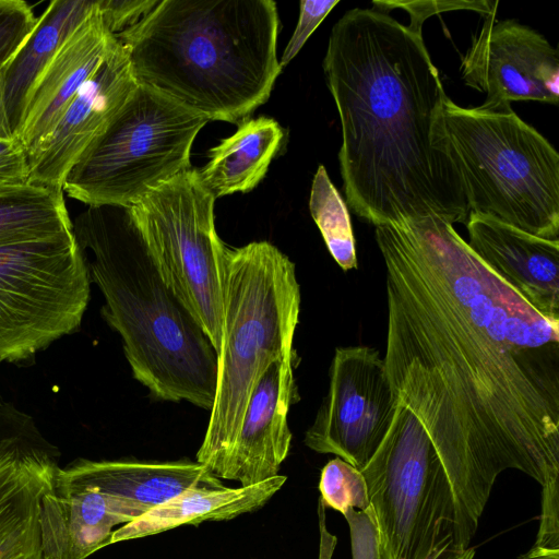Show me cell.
<instances>
[{
  "instance_id": "cell-32",
  "label": "cell",
  "mask_w": 559,
  "mask_h": 559,
  "mask_svg": "<svg viewBox=\"0 0 559 559\" xmlns=\"http://www.w3.org/2000/svg\"><path fill=\"white\" fill-rule=\"evenodd\" d=\"M158 0H97L103 21L114 35L127 31L145 16Z\"/></svg>"
},
{
  "instance_id": "cell-27",
  "label": "cell",
  "mask_w": 559,
  "mask_h": 559,
  "mask_svg": "<svg viewBox=\"0 0 559 559\" xmlns=\"http://www.w3.org/2000/svg\"><path fill=\"white\" fill-rule=\"evenodd\" d=\"M38 23L33 8L22 0H0V70L20 51Z\"/></svg>"
},
{
  "instance_id": "cell-11",
  "label": "cell",
  "mask_w": 559,
  "mask_h": 559,
  "mask_svg": "<svg viewBox=\"0 0 559 559\" xmlns=\"http://www.w3.org/2000/svg\"><path fill=\"white\" fill-rule=\"evenodd\" d=\"M329 378L328 393L304 442L361 471L382 442L399 400L383 358L369 346L337 347Z\"/></svg>"
},
{
  "instance_id": "cell-17",
  "label": "cell",
  "mask_w": 559,
  "mask_h": 559,
  "mask_svg": "<svg viewBox=\"0 0 559 559\" xmlns=\"http://www.w3.org/2000/svg\"><path fill=\"white\" fill-rule=\"evenodd\" d=\"M116 43L95 0L91 12L56 52L32 94L17 135L28 158L46 143L80 88Z\"/></svg>"
},
{
  "instance_id": "cell-31",
  "label": "cell",
  "mask_w": 559,
  "mask_h": 559,
  "mask_svg": "<svg viewBox=\"0 0 559 559\" xmlns=\"http://www.w3.org/2000/svg\"><path fill=\"white\" fill-rule=\"evenodd\" d=\"M343 515L349 526L353 559H382L370 509H348Z\"/></svg>"
},
{
  "instance_id": "cell-8",
  "label": "cell",
  "mask_w": 559,
  "mask_h": 559,
  "mask_svg": "<svg viewBox=\"0 0 559 559\" xmlns=\"http://www.w3.org/2000/svg\"><path fill=\"white\" fill-rule=\"evenodd\" d=\"M207 122L138 83L104 133L70 169L62 190L87 206L131 207L191 169L192 144Z\"/></svg>"
},
{
  "instance_id": "cell-22",
  "label": "cell",
  "mask_w": 559,
  "mask_h": 559,
  "mask_svg": "<svg viewBox=\"0 0 559 559\" xmlns=\"http://www.w3.org/2000/svg\"><path fill=\"white\" fill-rule=\"evenodd\" d=\"M283 138V129L272 118L245 120L233 135L209 151V162L197 169L202 186L215 200L251 191L266 175Z\"/></svg>"
},
{
  "instance_id": "cell-15",
  "label": "cell",
  "mask_w": 559,
  "mask_h": 559,
  "mask_svg": "<svg viewBox=\"0 0 559 559\" xmlns=\"http://www.w3.org/2000/svg\"><path fill=\"white\" fill-rule=\"evenodd\" d=\"M58 469V468H57ZM148 509L55 473L40 500L39 533L44 559H85L110 544L114 527Z\"/></svg>"
},
{
  "instance_id": "cell-3",
  "label": "cell",
  "mask_w": 559,
  "mask_h": 559,
  "mask_svg": "<svg viewBox=\"0 0 559 559\" xmlns=\"http://www.w3.org/2000/svg\"><path fill=\"white\" fill-rule=\"evenodd\" d=\"M278 26L272 0H158L115 37L139 84L209 121L240 124L282 71Z\"/></svg>"
},
{
  "instance_id": "cell-30",
  "label": "cell",
  "mask_w": 559,
  "mask_h": 559,
  "mask_svg": "<svg viewBox=\"0 0 559 559\" xmlns=\"http://www.w3.org/2000/svg\"><path fill=\"white\" fill-rule=\"evenodd\" d=\"M338 2V0L300 1L296 28L280 60L282 69L299 52L307 39Z\"/></svg>"
},
{
  "instance_id": "cell-26",
  "label": "cell",
  "mask_w": 559,
  "mask_h": 559,
  "mask_svg": "<svg viewBox=\"0 0 559 559\" xmlns=\"http://www.w3.org/2000/svg\"><path fill=\"white\" fill-rule=\"evenodd\" d=\"M15 450H36L59 456L34 419L0 394V456Z\"/></svg>"
},
{
  "instance_id": "cell-2",
  "label": "cell",
  "mask_w": 559,
  "mask_h": 559,
  "mask_svg": "<svg viewBox=\"0 0 559 559\" xmlns=\"http://www.w3.org/2000/svg\"><path fill=\"white\" fill-rule=\"evenodd\" d=\"M322 64L341 121L340 171L353 213L376 227L430 214L465 224L447 94L421 34L374 8H354L332 27Z\"/></svg>"
},
{
  "instance_id": "cell-25",
  "label": "cell",
  "mask_w": 559,
  "mask_h": 559,
  "mask_svg": "<svg viewBox=\"0 0 559 559\" xmlns=\"http://www.w3.org/2000/svg\"><path fill=\"white\" fill-rule=\"evenodd\" d=\"M319 490L321 504L342 514L348 509H370L362 474L340 457L329 461L322 468Z\"/></svg>"
},
{
  "instance_id": "cell-23",
  "label": "cell",
  "mask_w": 559,
  "mask_h": 559,
  "mask_svg": "<svg viewBox=\"0 0 559 559\" xmlns=\"http://www.w3.org/2000/svg\"><path fill=\"white\" fill-rule=\"evenodd\" d=\"M70 233L62 189L34 182L0 189V247Z\"/></svg>"
},
{
  "instance_id": "cell-28",
  "label": "cell",
  "mask_w": 559,
  "mask_h": 559,
  "mask_svg": "<svg viewBox=\"0 0 559 559\" xmlns=\"http://www.w3.org/2000/svg\"><path fill=\"white\" fill-rule=\"evenodd\" d=\"M499 1H451V0H438V1H372L374 9L386 13L392 9H403L409 14V25L407 26L411 31L421 34V27L424 22L435 15L442 12L455 11V10H468L475 11L485 17L496 16L497 7Z\"/></svg>"
},
{
  "instance_id": "cell-18",
  "label": "cell",
  "mask_w": 559,
  "mask_h": 559,
  "mask_svg": "<svg viewBox=\"0 0 559 559\" xmlns=\"http://www.w3.org/2000/svg\"><path fill=\"white\" fill-rule=\"evenodd\" d=\"M58 476L130 500L148 510L190 488H224L202 464L191 461L145 462L79 459L58 467Z\"/></svg>"
},
{
  "instance_id": "cell-24",
  "label": "cell",
  "mask_w": 559,
  "mask_h": 559,
  "mask_svg": "<svg viewBox=\"0 0 559 559\" xmlns=\"http://www.w3.org/2000/svg\"><path fill=\"white\" fill-rule=\"evenodd\" d=\"M309 210L335 262L343 271L357 269L349 212L323 165H319L312 180Z\"/></svg>"
},
{
  "instance_id": "cell-16",
  "label": "cell",
  "mask_w": 559,
  "mask_h": 559,
  "mask_svg": "<svg viewBox=\"0 0 559 559\" xmlns=\"http://www.w3.org/2000/svg\"><path fill=\"white\" fill-rule=\"evenodd\" d=\"M465 225L475 254L539 313L559 320V240L478 213H469Z\"/></svg>"
},
{
  "instance_id": "cell-4",
  "label": "cell",
  "mask_w": 559,
  "mask_h": 559,
  "mask_svg": "<svg viewBox=\"0 0 559 559\" xmlns=\"http://www.w3.org/2000/svg\"><path fill=\"white\" fill-rule=\"evenodd\" d=\"M72 234L134 379L156 400L211 412L217 352L165 281L129 207L90 205L72 219Z\"/></svg>"
},
{
  "instance_id": "cell-33",
  "label": "cell",
  "mask_w": 559,
  "mask_h": 559,
  "mask_svg": "<svg viewBox=\"0 0 559 559\" xmlns=\"http://www.w3.org/2000/svg\"><path fill=\"white\" fill-rule=\"evenodd\" d=\"M28 153L16 138H0V189L31 182Z\"/></svg>"
},
{
  "instance_id": "cell-7",
  "label": "cell",
  "mask_w": 559,
  "mask_h": 559,
  "mask_svg": "<svg viewBox=\"0 0 559 559\" xmlns=\"http://www.w3.org/2000/svg\"><path fill=\"white\" fill-rule=\"evenodd\" d=\"M382 559H473V535L423 425L399 401L360 471Z\"/></svg>"
},
{
  "instance_id": "cell-12",
  "label": "cell",
  "mask_w": 559,
  "mask_h": 559,
  "mask_svg": "<svg viewBox=\"0 0 559 559\" xmlns=\"http://www.w3.org/2000/svg\"><path fill=\"white\" fill-rule=\"evenodd\" d=\"M460 69L465 85L486 94V105L559 102L557 48L544 35L513 19L485 17Z\"/></svg>"
},
{
  "instance_id": "cell-1",
  "label": "cell",
  "mask_w": 559,
  "mask_h": 559,
  "mask_svg": "<svg viewBox=\"0 0 559 559\" xmlns=\"http://www.w3.org/2000/svg\"><path fill=\"white\" fill-rule=\"evenodd\" d=\"M374 235L386 278V377L427 431L475 535L502 472L559 483V320L438 215Z\"/></svg>"
},
{
  "instance_id": "cell-21",
  "label": "cell",
  "mask_w": 559,
  "mask_h": 559,
  "mask_svg": "<svg viewBox=\"0 0 559 559\" xmlns=\"http://www.w3.org/2000/svg\"><path fill=\"white\" fill-rule=\"evenodd\" d=\"M276 475L251 486L190 488L115 530L110 544L156 535L182 525L231 520L262 508L286 483Z\"/></svg>"
},
{
  "instance_id": "cell-5",
  "label": "cell",
  "mask_w": 559,
  "mask_h": 559,
  "mask_svg": "<svg viewBox=\"0 0 559 559\" xmlns=\"http://www.w3.org/2000/svg\"><path fill=\"white\" fill-rule=\"evenodd\" d=\"M294 262L269 241L227 248L216 393L197 462L218 478L267 367L296 356L300 312Z\"/></svg>"
},
{
  "instance_id": "cell-10",
  "label": "cell",
  "mask_w": 559,
  "mask_h": 559,
  "mask_svg": "<svg viewBox=\"0 0 559 559\" xmlns=\"http://www.w3.org/2000/svg\"><path fill=\"white\" fill-rule=\"evenodd\" d=\"M91 277L73 234L0 247V364L34 360L75 333Z\"/></svg>"
},
{
  "instance_id": "cell-14",
  "label": "cell",
  "mask_w": 559,
  "mask_h": 559,
  "mask_svg": "<svg viewBox=\"0 0 559 559\" xmlns=\"http://www.w3.org/2000/svg\"><path fill=\"white\" fill-rule=\"evenodd\" d=\"M296 364V356L280 359L261 377L218 474L219 479L251 486L278 475L293 437L287 415L298 397L294 378Z\"/></svg>"
},
{
  "instance_id": "cell-9",
  "label": "cell",
  "mask_w": 559,
  "mask_h": 559,
  "mask_svg": "<svg viewBox=\"0 0 559 559\" xmlns=\"http://www.w3.org/2000/svg\"><path fill=\"white\" fill-rule=\"evenodd\" d=\"M214 202L189 169L129 210L165 281L218 353L228 247L216 233Z\"/></svg>"
},
{
  "instance_id": "cell-6",
  "label": "cell",
  "mask_w": 559,
  "mask_h": 559,
  "mask_svg": "<svg viewBox=\"0 0 559 559\" xmlns=\"http://www.w3.org/2000/svg\"><path fill=\"white\" fill-rule=\"evenodd\" d=\"M443 117L469 213L559 240V154L510 103L464 108L448 96Z\"/></svg>"
},
{
  "instance_id": "cell-20",
  "label": "cell",
  "mask_w": 559,
  "mask_h": 559,
  "mask_svg": "<svg viewBox=\"0 0 559 559\" xmlns=\"http://www.w3.org/2000/svg\"><path fill=\"white\" fill-rule=\"evenodd\" d=\"M58 457L36 450L0 456V559H44L40 500L52 484Z\"/></svg>"
},
{
  "instance_id": "cell-19",
  "label": "cell",
  "mask_w": 559,
  "mask_h": 559,
  "mask_svg": "<svg viewBox=\"0 0 559 559\" xmlns=\"http://www.w3.org/2000/svg\"><path fill=\"white\" fill-rule=\"evenodd\" d=\"M95 0H52L15 57L0 70V138L19 135L32 94L64 40Z\"/></svg>"
},
{
  "instance_id": "cell-13",
  "label": "cell",
  "mask_w": 559,
  "mask_h": 559,
  "mask_svg": "<svg viewBox=\"0 0 559 559\" xmlns=\"http://www.w3.org/2000/svg\"><path fill=\"white\" fill-rule=\"evenodd\" d=\"M136 86L127 48L117 39L49 139L29 156L31 182L62 189L70 169L104 133Z\"/></svg>"
},
{
  "instance_id": "cell-29",
  "label": "cell",
  "mask_w": 559,
  "mask_h": 559,
  "mask_svg": "<svg viewBox=\"0 0 559 559\" xmlns=\"http://www.w3.org/2000/svg\"><path fill=\"white\" fill-rule=\"evenodd\" d=\"M519 559H559V483L543 487L537 538Z\"/></svg>"
},
{
  "instance_id": "cell-34",
  "label": "cell",
  "mask_w": 559,
  "mask_h": 559,
  "mask_svg": "<svg viewBox=\"0 0 559 559\" xmlns=\"http://www.w3.org/2000/svg\"><path fill=\"white\" fill-rule=\"evenodd\" d=\"M335 545V537L331 536L321 522V551L320 559H331Z\"/></svg>"
}]
</instances>
